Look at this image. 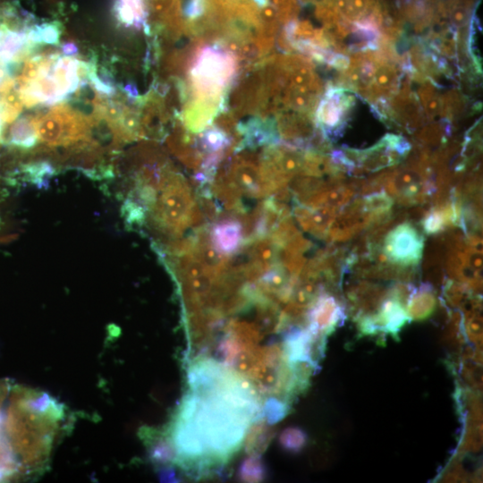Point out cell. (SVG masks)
Here are the masks:
<instances>
[{
  "mask_svg": "<svg viewBox=\"0 0 483 483\" xmlns=\"http://www.w3.org/2000/svg\"><path fill=\"white\" fill-rule=\"evenodd\" d=\"M148 212L154 228L169 236L181 235L187 227L199 225L202 220L190 185L182 174L172 169Z\"/></svg>",
  "mask_w": 483,
  "mask_h": 483,
  "instance_id": "1",
  "label": "cell"
},
{
  "mask_svg": "<svg viewBox=\"0 0 483 483\" xmlns=\"http://www.w3.org/2000/svg\"><path fill=\"white\" fill-rule=\"evenodd\" d=\"M235 72L233 57L219 47H207L197 56L191 70V82L194 100L218 110L223 93Z\"/></svg>",
  "mask_w": 483,
  "mask_h": 483,
  "instance_id": "2",
  "label": "cell"
},
{
  "mask_svg": "<svg viewBox=\"0 0 483 483\" xmlns=\"http://www.w3.org/2000/svg\"><path fill=\"white\" fill-rule=\"evenodd\" d=\"M410 150L411 145L404 137L387 133L368 148L343 147L334 150L330 158L340 170L361 174L395 165Z\"/></svg>",
  "mask_w": 483,
  "mask_h": 483,
  "instance_id": "3",
  "label": "cell"
},
{
  "mask_svg": "<svg viewBox=\"0 0 483 483\" xmlns=\"http://www.w3.org/2000/svg\"><path fill=\"white\" fill-rule=\"evenodd\" d=\"M38 140L47 146H67L85 139L89 120L72 108L60 105L33 119Z\"/></svg>",
  "mask_w": 483,
  "mask_h": 483,
  "instance_id": "4",
  "label": "cell"
},
{
  "mask_svg": "<svg viewBox=\"0 0 483 483\" xmlns=\"http://www.w3.org/2000/svg\"><path fill=\"white\" fill-rule=\"evenodd\" d=\"M353 92L328 82L314 113L317 127L329 140L339 139L356 104Z\"/></svg>",
  "mask_w": 483,
  "mask_h": 483,
  "instance_id": "5",
  "label": "cell"
},
{
  "mask_svg": "<svg viewBox=\"0 0 483 483\" xmlns=\"http://www.w3.org/2000/svg\"><path fill=\"white\" fill-rule=\"evenodd\" d=\"M390 192L406 204L420 202L434 190L429 168L423 162H414L386 175Z\"/></svg>",
  "mask_w": 483,
  "mask_h": 483,
  "instance_id": "6",
  "label": "cell"
},
{
  "mask_svg": "<svg viewBox=\"0 0 483 483\" xmlns=\"http://www.w3.org/2000/svg\"><path fill=\"white\" fill-rule=\"evenodd\" d=\"M423 247L422 235L411 224L402 223L386 236L383 253L394 265L411 267L419 263Z\"/></svg>",
  "mask_w": 483,
  "mask_h": 483,
  "instance_id": "7",
  "label": "cell"
},
{
  "mask_svg": "<svg viewBox=\"0 0 483 483\" xmlns=\"http://www.w3.org/2000/svg\"><path fill=\"white\" fill-rule=\"evenodd\" d=\"M219 176L240 196L265 197L259 163L254 155L235 157L227 170L223 171Z\"/></svg>",
  "mask_w": 483,
  "mask_h": 483,
  "instance_id": "8",
  "label": "cell"
},
{
  "mask_svg": "<svg viewBox=\"0 0 483 483\" xmlns=\"http://www.w3.org/2000/svg\"><path fill=\"white\" fill-rule=\"evenodd\" d=\"M243 228L240 220L225 218L216 223L210 232V243L223 256H230L242 249Z\"/></svg>",
  "mask_w": 483,
  "mask_h": 483,
  "instance_id": "9",
  "label": "cell"
},
{
  "mask_svg": "<svg viewBox=\"0 0 483 483\" xmlns=\"http://www.w3.org/2000/svg\"><path fill=\"white\" fill-rule=\"evenodd\" d=\"M182 0H147L148 18L177 34L183 29Z\"/></svg>",
  "mask_w": 483,
  "mask_h": 483,
  "instance_id": "10",
  "label": "cell"
},
{
  "mask_svg": "<svg viewBox=\"0 0 483 483\" xmlns=\"http://www.w3.org/2000/svg\"><path fill=\"white\" fill-rule=\"evenodd\" d=\"M114 12L117 20L125 27L147 29V0H114Z\"/></svg>",
  "mask_w": 483,
  "mask_h": 483,
  "instance_id": "11",
  "label": "cell"
},
{
  "mask_svg": "<svg viewBox=\"0 0 483 483\" xmlns=\"http://www.w3.org/2000/svg\"><path fill=\"white\" fill-rule=\"evenodd\" d=\"M10 142L19 148H31L38 140L33 119H19L11 128Z\"/></svg>",
  "mask_w": 483,
  "mask_h": 483,
  "instance_id": "12",
  "label": "cell"
},
{
  "mask_svg": "<svg viewBox=\"0 0 483 483\" xmlns=\"http://www.w3.org/2000/svg\"><path fill=\"white\" fill-rule=\"evenodd\" d=\"M393 203L392 198L386 192L377 191L366 196L360 205L365 214L376 217L388 213Z\"/></svg>",
  "mask_w": 483,
  "mask_h": 483,
  "instance_id": "13",
  "label": "cell"
},
{
  "mask_svg": "<svg viewBox=\"0 0 483 483\" xmlns=\"http://www.w3.org/2000/svg\"><path fill=\"white\" fill-rule=\"evenodd\" d=\"M443 97V111L441 118L449 121L461 115L466 110L467 99L456 89L447 91Z\"/></svg>",
  "mask_w": 483,
  "mask_h": 483,
  "instance_id": "14",
  "label": "cell"
},
{
  "mask_svg": "<svg viewBox=\"0 0 483 483\" xmlns=\"http://www.w3.org/2000/svg\"><path fill=\"white\" fill-rule=\"evenodd\" d=\"M200 145L209 154L225 152L229 146L227 134L215 127L208 130L200 138Z\"/></svg>",
  "mask_w": 483,
  "mask_h": 483,
  "instance_id": "15",
  "label": "cell"
},
{
  "mask_svg": "<svg viewBox=\"0 0 483 483\" xmlns=\"http://www.w3.org/2000/svg\"><path fill=\"white\" fill-rule=\"evenodd\" d=\"M60 30L54 23L34 26L28 34V39L33 43L55 44L58 41Z\"/></svg>",
  "mask_w": 483,
  "mask_h": 483,
  "instance_id": "16",
  "label": "cell"
},
{
  "mask_svg": "<svg viewBox=\"0 0 483 483\" xmlns=\"http://www.w3.org/2000/svg\"><path fill=\"white\" fill-rule=\"evenodd\" d=\"M446 210H431L424 218L423 227L426 233L435 234L442 231L450 223Z\"/></svg>",
  "mask_w": 483,
  "mask_h": 483,
  "instance_id": "17",
  "label": "cell"
},
{
  "mask_svg": "<svg viewBox=\"0 0 483 483\" xmlns=\"http://www.w3.org/2000/svg\"><path fill=\"white\" fill-rule=\"evenodd\" d=\"M14 463L7 446L0 436V479L14 470Z\"/></svg>",
  "mask_w": 483,
  "mask_h": 483,
  "instance_id": "18",
  "label": "cell"
},
{
  "mask_svg": "<svg viewBox=\"0 0 483 483\" xmlns=\"http://www.w3.org/2000/svg\"><path fill=\"white\" fill-rule=\"evenodd\" d=\"M64 55H74V53L76 52V47L72 44H66L64 47Z\"/></svg>",
  "mask_w": 483,
  "mask_h": 483,
  "instance_id": "19",
  "label": "cell"
},
{
  "mask_svg": "<svg viewBox=\"0 0 483 483\" xmlns=\"http://www.w3.org/2000/svg\"><path fill=\"white\" fill-rule=\"evenodd\" d=\"M4 121V110H3L2 103H0V140H1L2 131H3V122Z\"/></svg>",
  "mask_w": 483,
  "mask_h": 483,
  "instance_id": "20",
  "label": "cell"
},
{
  "mask_svg": "<svg viewBox=\"0 0 483 483\" xmlns=\"http://www.w3.org/2000/svg\"><path fill=\"white\" fill-rule=\"evenodd\" d=\"M5 395V386L3 383H0V404L4 400Z\"/></svg>",
  "mask_w": 483,
  "mask_h": 483,
  "instance_id": "21",
  "label": "cell"
}]
</instances>
